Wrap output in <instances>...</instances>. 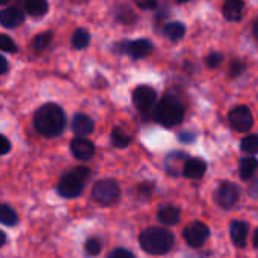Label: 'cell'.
Here are the masks:
<instances>
[{
	"label": "cell",
	"mask_w": 258,
	"mask_h": 258,
	"mask_svg": "<svg viewBox=\"0 0 258 258\" xmlns=\"http://www.w3.org/2000/svg\"><path fill=\"white\" fill-rule=\"evenodd\" d=\"M6 2H8V0H0V3H2V5H5Z\"/></svg>",
	"instance_id": "obj_41"
},
{
	"label": "cell",
	"mask_w": 258,
	"mask_h": 258,
	"mask_svg": "<svg viewBox=\"0 0 258 258\" xmlns=\"http://www.w3.org/2000/svg\"><path fill=\"white\" fill-rule=\"evenodd\" d=\"M50 42H51V33L50 32H42V33L35 36L32 45H33V48L36 51H42V50H45L48 47Z\"/></svg>",
	"instance_id": "obj_26"
},
{
	"label": "cell",
	"mask_w": 258,
	"mask_h": 258,
	"mask_svg": "<svg viewBox=\"0 0 258 258\" xmlns=\"http://www.w3.org/2000/svg\"><path fill=\"white\" fill-rule=\"evenodd\" d=\"M141 9H154L157 6V0H133Z\"/></svg>",
	"instance_id": "obj_32"
},
{
	"label": "cell",
	"mask_w": 258,
	"mask_h": 258,
	"mask_svg": "<svg viewBox=\"0 0 258 258\" xmlns=\"http://www.w3.org/2000/svg\"><path fill=\"white\" fill-rule=\"evenodd\" d=\"M139 190H141L144 195H150V194L153 192V187H151V184H142V186L139 187Z\"/></svg>",
	"instance_id": "obj_36"
},
{
	"label": "cell",
	"mask_w": 258,
	"mask_h": 258,
	"mask_svg": "<svg viewBox=\"0 0 258 258\" xmlns=\"http://www.w3.org/2000/svg\"><path fill=\"white\" fill-rule=\"evenodd\" d=\"M121 197V189L113 180H100L92 187V200L101 206L115 204Z\"/></svg>",
	"instance_id": "obj_5"
},
{
	"label": "cell",
	"mask_w": 258,
	"mask_h": 258,
	"mask_svg": "<svg viewBox=\"0 0 258 258\" xmlns=\"http://www.w3.org/2000/svg\"><path fill=\"white\" fill-rule=\"evenodd\" d=\"M239 197H240L239 187L233 183H222L215 194V200L222 209L233 207L239 201Z\"/></svg>",
	"instance_id": "obj_9"
},
{
	"label": "cell",
	"mask_w": 258,
	"mask_h": 258,
	"mask_svg": "<svg viewBox=\"0 0 258 258\" xmlns=\"http://www.w3.org/2000/svg\"><path fill=\"white\" fill-rule=\"evenodd\" d=\"M0 62H2V74H5L6 71H8V62H6V59L5 57H0Z\"/></svg>",
	"instance_id": "obj_37"
},
{
	"label": "cell",
	"mask_w": 258,
	"mask_h": 258,
	"mask_svg": "<svg viewBox=\"0 0 258 258\" xmlns=\"http://www.w3.org/2000/svg\"><path fill=\"white\" fill-rule=\"evenodd\" d=\"M107 258H135V255H133L130 251H127V249L118 248V249L112 251V252L109 254V257Z\"/></svg>",
	"instance_id": "obj_31"
},
{
	"label": "cell",
	"mask_w": 258,
	"mask_h": 258,
	"mask_svg": "<svg viewBox=\"0 0 258 258\" xmlns=\"http://www.w3.org/2000/svg\"><path fill=\"white\" fill-rule=\"evenodd\" d=\"M0 222L6 227H14L18 222L17 213L8 204H2V207H0Z\"/></svg>",
	"instance_id": "obj_23"
},
{
	"label": "cell",
	"mask_w": 258,
	"mask_h": 258,
	"mask_svg": "<svg viewBox=\"0 0 258 258\" xmlns=\"http://www.w3.org/2000/svg\"><path fill=\"white\" fill-rule=\"evenodd\" d=\"M24 21V12H21L18 8H6L0 12V23L6 29H14L23 24Z\"/></svg>",
	"instance_id": "obj_13"
},
{
	"label": "cell",
	"mask_w": 258,
	"mask_h": 258,
	"mask_svg": "<svg viewBox=\"0 0 258 258\" xmlns=\"http://www.w3.org/2000/svg\"><path fill=\"white\" fill-rule=\"evenodd\" d=\"M110 138H112V144H113L116 148H125V147H128L130 142H132V136L127 135V133H125L124 130H121V128H113Z\"/></svg>",
	"instance_id": "obj_24"
},
{
	"label": "cell",
	"mask_w": 258,
	"mask_h": 258,
	"mask_svg": "<svg viewBox=\"0 0 258 258\" xmlns=\"http://www.w3.org/2000/svg\"><path fill=\"white\" fill-rule=\"evenodd\" d=\"M181 213L180 209L168 206V207H162L159 210V221L165 225H177L180 222Z\"/></svg>",
	"instance_id": "obj_18"
},
{
	"label": "cell",
	"mask_w": 258,
	"mask_h": 258,
	"mask_svg": "<svg viewBox=\"0 0 258 258\" xmlns=\"http://www.w3.org/2000/svg\"><path fill=\"white\" fill-rule=\"evenodd\" d=\"M116 18H118V21H121V23H130L132 20H135V15H133V12L130 11V8L121 5L119 9L116 11Z\"/></svg>",
	"instance_id": "obj_28"
},
{
	"label": "cell",
	"mask_w": 258,
	"mask_h": 258,
	"mask_svg": "<svg viewBox=\"0 0 258 258\" xmlns=\"http://www.w3.org/2000/svg\"><path fill=\"white\" fill-rule=\"evenodd\" d=\"M33 124L42 136L54 138L59 136L65 128V113L60 106L47 103L36 110Z\"/></svg>",
	"instance_id": "obj_1"
},
{
	"label": "cell",
	"mask_w": 258,
	"mask_h": 258,
	"mask_svg": "<svg viewBox=\"0 0 258 258\" xmlns=\"http://www.w3.org/2000/svg\"><path fill=\"white\" fill-rule=\"evenodd\" d=\"M258 162L255 157H245L240 160V166H239V174L240 178L248 181L254 177V174L257 172Z\"/></svg>",
	"instance_id": "obj_19"
},
{
	"label": "cell",
	"mask_w": 258,
	"mask_h": 258,
	"mask_svg": "<svg viewBox=\"0 0 258 258\" xmlns=\"http://www.w3.org/2000/svg\"><path fill=\"white\" fill-rule=\"evenodd\" d=\"M154 119L163 127H175L184 119V107L181 101L172 95L163 97L154 109Z\"/></svg>",
	"instance_id": "obj_3"
},
{
	"label": "cell",
	"mask_w": 258,
	"mask_h": 258,
	"mask_svg": "<svg viewBox=\"0 0 258 258\" xmlns=\"http://www.w3.org/2000/svg\"><path fill=\"white\" fill-rule=\"evenodd\" d=\"M186 33V26L184 23H180V21H172V23H168L165 24L163 27V35L171 39V41H178L184 36Z\"/></svg>",
	"instance_id": "obj_20"
},
{
	"label": "cell",
	"mask_w": 258,
	"mask_h": 258,
	"mask_svg": "<svg viewBox=\"0 0 258 258\" xmlns=\"http://www.w3.org/2000/svg\"><path fill=\"white\" fill-rule=\"evenodd\" d=\"M91 175L89 168L86 166H77L73 171H70L68 174H65L57 186V190L62 197L65 198H74L79 197L83 190L85 183L88 181Z\"/></svg>",
	"instance_id": "obj_4"
},
{
	"label": "cell",
	"mask_w": 258,
	"mask_h": 258,
	"mask_svg": "<svg viewBox=\"0 0 258 258\" xmlns=\"http://www.w3.org/2000/svg\"><path fill=\"white\" fill-rule=\"evenodd\" d=\"M254 35H255V38L258 39V20H257V23L254 24Z\"/></svg>",
	"instance_id": "obj_39"
},
{
	"label": "cell",
	"mask_w": 258,
	"mask_h": 258,
	"mask_svg": "<svg viewBox=\"0 0 258 258\" xmlns=\"http://www.w3.org/2000/svg\"><path fill=\"white\" fill-rule=\"evenodd\" d=\"M209 236H210V230L203 222H192L189 227L184 228V239L187 245L192 248L203 246L207 242Z\"/></svg>",
	"instance_id": "obj_7"
},
{
	"label": "cell",
	"mask_w": 258,
	"mask_h": 258,
	"mask_svg": "<svg viewBox=\"0 0 258 258\" xmlns=\"http://www.w3.org/2000/svg\"><path fill=\"white\" fill-rule=\"evenodd\" d=\"M9 150H11V144H9V141H8V138L6 136H2V154H8L9 153Z\"/></svg>",
	"instance_id": "obj_35"
},
{
	"label": "cell",
	"mask_w": 258,
	"mask_h": 258,
	"mask_svg": "<svg viewBox=\"0 0 258 258\" xmlns=\"http://www.w3.org/2000/svg\"><path fill=\"white\" fill-rule=\"evenodd\" d=\"M24 11L29 15L41 17L48 11V2L47 0H24Z\"/></svg>",
	"instance_id": "obj_21"
},
{
	"label": "cell",
	"mask_w": 258,
	"mask_h": 258,
	"mask_svg": "<svg viewBox=\"0 0 258 258\" xmlns=\"http://www.w3.org/2000/svg\"><path fill=\"white\" fill-rule=\"evenodd\" d=\"M245 3L243 0H227L224 3V17L230 21H240L243 17Z\"/></svg>",
	"instance_id": "obj_15"
},
{
	"label": "cell",
	"mask_w": 258,
	"mask_h": 258,
	"mask_svg": "<svg viewBox=\"0 0 258 258\" xmlns=\"http://www.w3.org/2000/svg\"><path fill=\"white\" fill-rule=\"evenodd\" d=\"M89 41H91V36H89V32L85 30V29H77L74 33H73V38H71V44L74 48L77 50H83L89 45Z\"/></svg>",
	"instance_id": "obj_22"
},
{
	"label": "cell",
	"mask_w": 258,
	"mask_h": 258,
	"mask_svg": "<svg viewBox=\"0 0 258 258\" xmlns=\"http://www.w3.org/2000/svg\"><path fill=\"white\" fill-rule=\"evenodd\" d=\"M178 3H186V2H189V0H177Z\"/></svg>",
	"instance_id": "obj_40"
},
{
	"label": "cell",
	"mask_w": 258,
	"mask_h": 258,
	"mask_svg": "<svg viewBox=\"0 0 258 258\" xmlns=\"http://www.w3.org/2000/svg\"><path fill=\"white\" fill-rule=\"evenodd\" d=\"M221 62H222V54L219 53H212L206 57V65L210 68H216L218 65H221Z\"/></svg>",
	"instance_id": "obj_30"
},
{
	"label": "cell",
	"mask_w": 258,
	"mask_h": 258,
	"mask_svg": "<svg viewBox=\"0 0 258 258\" xmlns=\"http://www.w3.org/2000/svg\"><path fill=\"white\" fill-rule=\"evenodd\" d=\"M230 234H231L233 243L237 248H245L246 242H248L249 225L243 221H233L230 225Z\"/></svg>",
	"instance_id": "obj_12"
},
{
	"label": "cell",
	"mask_w": 258,
	"mask_h": 258,
	"mask_svg": "<svg viewBox=\"0 0 258 258\" xmlns=\"http://www.w3.org/2000/svg\"><path fill=\"white\" fill-rule=\"evenodd\" d=\"M189 160L187 154L184 153H180V151H175V153H171L166 156V171L172 175V177H178L181 172H184V166H186V162Z\"/></svg>",
	"instance_id": "obj_11"
},
{
	"label": "cell",
	"mask_w": 258,
	"mask_h": 258,
	"mask_svg": "<svg viewBox=\"0 0 258 258\" xmlns=\"http://www.w3.org/2000/svg\"><path fill=\"white\" fill-rule=\"evenodd\" d=\"M70 150H71L73 156H74L77 160H83V162H85V160H89V159L94 156V153H95L94 144H92L91 141L82 138V136H79V138H76V139L71 141Z\"/></svg>",
	"instance_id": "obj_10"
},
{
	"label": "cell",
	"mask_w": 258,
	"mask_h": 258,
	"mask_svg": "<svg viewBox=\"0 0 258 258\" xmlns=\"http://www.w3.org/2000/svg\"><path fill=\"white\" fill-rule=\"evenodd\" d=\"M228 121L231 127L237 132H248L254 125V116L246 106H237L228 113Z\"/></svg>",
	"instance_id": "obj_6"
},
{
	"label": "cell",
	"mask_w": 258,
	"mask_h": 258,
	"mask_svg": "<svg viewBox=\"0 0 258 258\" xmlns=\"http://www.w3.org/2000/svg\"><path fill=\"white\" fill-rule=\"evenodd\" d=\"M73 132L79 136H88L94 132V121L83 113H77L73 118Z\"/></svg>",
	"instance_id": "obj_16"
},
{
	"label": "cell",
	"mask_w": 258,
	"mask_h": 258,
	"mask_svg": "<svg viewBox=\"0 0 258 258\" xmlns=\"http://www.w3.org/2000/svg\"><path fill=\"white\" fill-rule=\"evenodd\" d=\"M153 51V44L148 39H136L130 41L127 45V54L133 59L147 57Z\"/></svg>",
	"instance_id": "obj_14"
},
{
	"label": "cell",
	"mask_w": 258,
	"mask_h": 258,
	"mask_svg": "<svg viewBox=\"0 0 258 258\" xmlns=\"http://www.w3.org/2000/svg\"><path fill=\"white\" fill-rule=\"evenodd\" d=\"M245 70V65L242 63V62H233V65H231V68H230V71H231V74L233 76H239V74H242V71Z\"/></svg>",
	"instance_id": "obj_34"
},
{
	"label": "cell",
	"mask_w": 258,
	"mask_h": 258,
	"mask_svg": "<svg viewBox=\"0 0 258 258\" xmlns=\"http://www.w3.org/2000/svg\"><path fill=\"white\" fill-rule=\"evenodd\" d=\"M0 48L5 53H17V44L8 35H2L0 36Z\"/></svg>",
	"instance_id": "obj_29"
},
{
	"label": "cell",
	"mask_w": 258,
	"mask_h": 258,
	"mask_svg": "<svg viewBox=\"0 0 258 258\" xmlns=\"http://www.w3.org/2000/svg\"><path fill=\"white\" fill-rule=\"evenodd\" d=\"M132 97H133V103H135L136 109H139L141 112H148L156 103L157 92L151 86L141 85L133 91Z\"/></svg>",
	"instance_id": "obj_8"
},
{
	"label": "cell",
	"mask_w": 258,
	"mask_h": 258,
	"mask_svg": "<svg viewBox=\"0 0 258 258\" xmlns=\"http://www.w3.org/2000/svg\"><path fill=\"white\" fill-rule=\"evenodd\" d=\"M178 139H180L181 142H184V144H190V142L195 141V135H194L192 132H183V133H180Z\"/></svg>",
	"instance_id": "obj_33"
},
{
	"label": "cell",
	"mask_w": 258,
	"mask_h": 258,
	"mask_svg": "<svg viewBox=\"0 0 258 258\" xmlns=\"http://www.w3.org/2000/svg\"><path fill=\"white\" fill-rule=\"evenodd\" d=\"M242 150L248 154H257L258 153V135H249L242 139L240 144Z\"/></svg>",
	"instance_id": "obj_25"
},
{
	"label": "cell",
	"mask_w": 258,
	"mask_h": 258,
	"mask_svg": "<svg viewBox=\"0 0 258 258\" xmlns=\"http://www.w3.org/2000/svg\"><path fill=\"white\" fill-rule=\"evenodd\" d=\"M139 245L150 255H165L174 246V234L165 228L151 227L141 233Z\"/></svg>",
	"instance_id": "obj_2"
},
{
	"label": "cell",
	"mask_w": 258,
	"mask_h": 258,
	"mask_svg": "<svg viewBox=\"0 0 258 258\" xmlns=\"http://www.w3.org/2000/svg\"><path fill=\"white\" fill-rule=\"evenodd\" d=\"M85 251H86V254H88L89 257H97V255L101 252V242H100L98 239H95V237L86 240V243H85Z\"/></svg>",
	"instance_id": "obj_27"
},
{
	"label": "cell",
	"mask_w": 258,
	"mask_h": 258,
	"mask_svg": "<svg viewBox=\"0 0 258 258\" xmlns=\"http://www.w3.org/2000/svg\"><path fill=\"white\" fill-rule=\"evenodd\" d=\"M206 169H207V165L203 159H189L186 162L183 175L190 180H198L204 175Z\"/></svg>",
	"instance_id": "obj_17"
},
{
	"label": "cell",
	"mask_w": 258,
	"mask_h": 258,
	"mask_svg": "<svg viewBox=\"0 0 258 258\" xmlns=\"http://www.w3.org/2000/svg\"><path fill=\"white\" fill-rule=\"evenodd\" d=\"M252 242H254V246L258 248V228L255 230V233H254V240Z\"/></svg>",
	"instance_id": "obj_38"
}]
</instances>
